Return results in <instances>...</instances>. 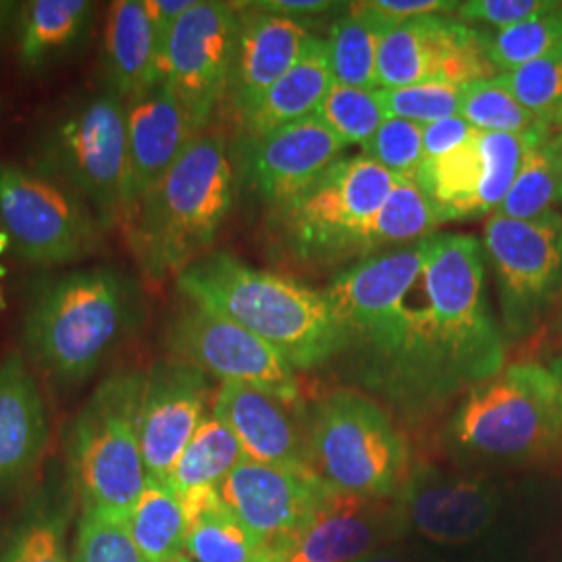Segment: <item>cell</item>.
<instances>
[{
  "instance_id": "9",
  "label": "cell",
  "mask_w": 562,
  "mask_h": 562,
  "mask_svg": "<svg viewBox=\"0 0 562 562\" xmlns=\"http://www.w3.org/2000/svg\"><path fill=\"white\" fill-rule=\"evenodd\" d=\"M396 176L364 155L327 167L299 196L273 209L283 244L301 262L364 259L371 225Z\"/></svg>"
},
{
  "instance_id": "35",
  "label": "cell",
  "mask_w": 562,
  "mask_h": 562,
  "mask_svg": "<svg viewBox=\"0 0 562 562\" xmlns=\"http://www.w3.org/2000/svg\"><path fill=\"white\" fill-rule=\"evenodd\" d=\"M459 115L483 134L529 136L550 132L504 88L496 76L462 86Z\"/></svg>"
},
{
  "instance_id": "13",
  "label": "cell",
  "mask_w": 562,
  "mask_h": 562,
  "mask_svg": "<svg viewBox=\"0 0 562 562\" xmlns=\"http://www.w3.org/2000/svg\"><path fill=\"white\" fill-rule=\"evenodd\" d=\"M167 346L176 361L192 364L206 378L244 383L299 404L296 369L267 341L199 304L181 311L169 325Z\"/></svg>"
},
{
  "instance_id": "44",
  "label": "cell",
  "mask_w": 562,
  "mask_h": 562,
  "mask_svg": "<svg viewBox=\"0 0 562 562\" xmlns=\"http://www.w3.org/2000/svg\"><path fill=\"white\" fill-rule=\"evenodd\" d=\"M477 134L461 115L429 123L423 127V155L425 161L443 157L457 150L462 144L471 140Z\"/></svg>"
},
{
  "instance_id": "1",
  "label": "cell",
  "mask_w": 562,
  "mask_h": 562,
  "mask_svg": "<svg viewBox=\"0 0 562 562\" xmlns=\"http://www.w3.org/2000/svg\"><path fill=\"white\" fill-rule=\"evenodd\" d=\"M346 375L406 417H423L501 373L506 336L485 290L475 236L434 234L419 278L344 327Z\"/></svg>"
},
{
  "instance_id": "37",
  "label": "cell",
  "mask_w": 562,
  "mask_h": 562,
  "mask_svg": "<svg viewBox=\"0 0 562 562\" xmlns=\"http://www.w3.org/2000/svg\"><path fill=\"white\" fill-rule=\"evenodd\" d=\"M548 134V132H546ZM543 134H483L480 132V150H482L483 176L480 199H477V217L494 215L508 192L519 178L522 161L531 146Z\"/></svg>"
},
{
  "instance_id": "20",
  "label": "cell",
  "mask_w": 562,
  "mask_h": 562,
  "mask_svg": "<svg viewBox=\"0 0 562 562\" xmlns=\"http://www.w3.org/2000/svg\"><path fill=\"white\" fill-rule=\"evenodd\" d=\"M127 123V215L199 136L178 97L161 81L125 101Z\"/></svg>"
},
{
  "instance_id": "49",
  "label": "cell",
  "mask_w": 562,
  "mask_h": 562,
  "mask_svg": "<svg viewBox=\"0 0 562 562\" xmlns=\"http://www.w3.org/2000/svg\"><path fill=\"white\" fill-rule=\"evenodd\" d=\"M20 9L21 2L0 0V46L9 41V36H15Z\"/></svg>"
},
{
  "instance_id": "7",
  "label": "cell",
  "mask_w": 562,
  "mask_h": 562,
  "mask_svg": "<svg viewBox=\"0 0 562 562\" xmlns=\"http://www.w3.org/2000/svg\"><path fill=\"white\" fill-rule=\"evenodd\" d=\"M27 165L78 194L111 229L127 215L125 101L104 86L74 102L42 130Z\"/></svg>"
},
{
  "instance_id": "24",
  "label": "cell",
  "mask_w": 562,
  "mask_h": 562,
  "mask_svg": "<svg viewBox=\"0 0 562 562\" xmlns=\"http://www.w3.org/2000/svg\"><path fill=\"white\" fill-rule=\"evenodd\" d=\"M104 83L130 101L162 81L157 36L144 0H117L104 23Z\"/></svg>"
},
{
  "instance_id": "45",
  "label": "cell",
  "mask_w": 562,
  "mask_h": 562,
  "mask_svg": "<svg viewBox=\"0 0 562 562\" xmlns=\"http://www.w3.org/2000/svg\"><path fill=\"white\" fill-rule=\"evenodd\" d=\"M392 27L427 15H452L461 2L454 0H371L369 2Z\"/></svg>"
},
{
  "instance_id": "14",
  "label": "cell",
  "mask_w": 562,
  "mask_h": 562,
  "mask_svg": "<svg viewBox=\"0 0 562 562\" xmlns=\"http://www.w3.org/2000/svg\"><path fill=\"white\" fill-rule=\"evenodd\" d=\"M490 34L450 15L398 23L383 36L378 55V88L425 81L467 86L496 74L487 57Z\"/></svg>"
},
{
  "instance_id": "38",
  "label": "cell",
  "mask_w": 562,
  "mask_h": 562,
  "mask_svg": "<svg viewBox=\"0 0 562 562\" xmlns=\"http://www.w3.org/2000/svg\"><path fill=\"white\" fill-rule=\"evenodd\" d=\"M315 117L334 132L346 146L367 144L380 130L387 113L378 97V90H364L334 83Z\"/></svg>"
},
{
  "instance_id": "36",
  "label": "cell",
  "mask_w": 562,
  "mask_h": 562,
  "mask_svg": "<svg viewBox=\"0 0 562 562\" xmlns=\"http://www.w3.org/2000/svg\"><path fill=\"white\" fill-rule=\"evenodd\" d=\"M562 53V2L533 20L490 34L487 57L496 74Z\"/></svg>"
},
{
  "instance_id": "50",
  "label": "cell",
  "mask_w": 562,
  "mask_h": 562,
  "mask_svg": "<svg viewBox=\"0 0 562 562\" xmlns=\"http://www.w3.org/2000/svg\"><path fill=\"white\" fill-rule=\"evenodd\" d=\"M548 369H550V371H552V373H554V375H557V378L562 382V352L552 359Z\"/></svg>"
},
{
  "instance_id": "6",
  "label": "cell",
  "mask_w": 562,
  "mask_h": 562,
  "mask_svg": "<svg viewBox=\"0 0 562 562\" xmlns=\"http://www.w3.org/2000/svg\"><path fill=\"white\" fill-rule=\"evenodd\" d=\"M144 375H109L71 425L67 462L83 513H102L130 522L146 487L138 438Z\"/></svg>"
},
{
  "instance_id": "40",
  "label": "cell",
  "mask_w": 562,
  "mask_h": 562,
  "mask_svg": "<svg viewBox=\"0 0 562 562\" xmlns=\"http://www.w3.org/2000/svg\"><path fill=\"white\" fill-rule=\"evenodd\" d=\"M462 86L425 81L404 88H378L387 117L411 121L417 125H429L436 121L459 115Z\"/></svg>"
},
{
  "instance_id": "10",
  "label": "cell",
  "mask_w": 562,
  "mask_h": 562,
  "mask_svg": "<svg viewBox=\"0 0 562 562\" xmlns=\"http://www.w3.org/2000/svg\"><path fill=\"white\" fill-rule=\"evenodd\" d=\"M102 225L59 181L30 165L0 161V234L21 261L59 267L99 252Z\"/></svg>"
},
{
  "instance_id": "52",
  "label": "cell",
  "mask_w": 562,
  "mask_h": 562,
  "mask_svg": "<svg viewBox=\"0 0 562 562\" xmlns=\"http://www.w3.org/2000/svg\"><path fill=\"white\" fill-rule=\"evenodd\" d=\"M552 132H559V134H562V120H561V123H559V125H557V127H554V130H552Z\"/></svg>"
},
{
  "instance_id": "17",
  "label": "cell",
  "mask_w": 562,
  "mask_h": 562,
  "mask_svg": "<svg viewBox=\"0 0 562 562\" xmlns=\"http://www.w3.org/2000/svg\"><path fill=\"white\" fill-rule=\"evenodd\" d=\"M209 396L206 375L176 359L157 362L144 375L138 438L148 480L167 483L183 448L204 422Z\"/></svg>"
},
{
  "instance_id": "43",
  "label": "cell",
  "mask_w": 562,
  "mask_h": 562,
  "mask_svg": "<svg viewBox=\"0 0 562 562\" xmlns=\"http://www.w3.org/2000/svg\"><path fill=\"white\" fill-rule=\"evenodd\" d=\"M554 7L557 2L552 0H467L459 4L457 15L467 25H490L501 32L522 21L533 20Z\"/></svg>"
},
{
  "instance_id": "5",
  "label": "cell",
  "mask_w": 562,
  "mask_h": 562,
  "mask_svg": "<svg viewBox=\"0 0 562 562\" xmlns=\"http://www.w3.org/2000/svg\"><path fill=\"white\" fill-rule=\"evenodd\" d=\"M464 462L522 464L562 448V382L542 364L506 367L473 385L443 429Z\"/></svg>"
},
{
  "instance_id": "34",
  "label": "cell",
  "mask_w": 562,
  "mask_h": 562,
  "mask_svg": "<svg viewBox=\"0 0 562 562\" xmlns=\"http://www.w3.org/2000/svg\"><path fill=\"white\" fill-rule=\"evenodd\" d=\"M183 550L194 562H276L223 501L188 527Z\"/></svg>"
},
{
  "instance_id": "8",
  "label": "cell",
  "mask_w": 562,
  "mask_h": 562,
  "mask_svg": "<svg viewBox=\"0 0 562 562\" xmlns=\"http://www.w3.org/2000/svg\"><path fill=\"white\" fill-rule=\"evenodd\" d=\"M315 473L334 492L394 501L411 475L408 446L382 406L357 392H334L306 411Z\"/></svg>"
},
{
  "instance_id": "21",
  "label": "cell",
  "mask_w": 562,
  "mask_h": 562,
  "mask_svg": "<svg viewBox=\"0 0 562 562\" xmlns=\"http://www.w3.org/2000/svg\"><path fill=\"white\" fill-rule=\"evenodd\" d=\"M401 533L396 501H364L331 492L278 562H355Z\"/></svg>"
},
{
  "instance_id": "30",
  "label": "cell",
  "mask_w": 562,
  "mask_h": 562,
  "mask_svg": "<svg viewBox=\"0 0 562 562\" xmlns=\"http://www.w3.org/2000/svg\"><path fill=\"white\" fill-rule=\"evenodd\" d=\"M440 225H443L442 217L419 181L396 178L371 225L364 259L427 240L438 234Z\"/></svg>"
},
{
  "instance_id": "2",
  "label": "cell",
  "mask_w": 562,
  "mask_h": 562,
  "mask_svg": "<svg viewBox=\"0 0 562 562\" xmlns=\"http://www.w3.org/2000/svg\"><path fill=\"white\" fill-rule=\"evenodd\" d=\"M142 322L138 283L113 267L41 280L27 296L21 341L27 359L60 385L90 380Z\"/></svg>"
},
{
  "instance_id": "28",
  "label": "cell",
  "mask_w": 562,
  "mask_h": 562,
  "mask_svg": "<svg viewBox=\"0 0 562 562\" xmlns=\"http://www.w3.org/2000/svg\"><path fill=\"white\" fill-rule=\"evenodd\" d=\"M390 27L369 2L348 4L325 38L334 83L378 90V55Z\"/></svg>"
},
{
  "instance_id": "32",
  "label": "cell",
  "mask_w": 562,
  "mask_h": 562,
  "mask_svg": "<svg viewBox=\"0 0 562 562\" xmlns=\"http://www.w3.org/2000/svg\"><path fill=\"white\" fill-rule=\"evenodd\" d=\"M244 461L241 448L229 427L215 415L204 417L192 440L176 462L167 487L180 496L190 490L220 483Z\"/></svg>"
},
{
  "instance_id": "46",
  "label": "cell",
  "mask_w": 562,
  "mask_h": 562,
  "mask_svg": "<svg viewBox=\"0 0 562 562\" xmlns=\"http://www.w3.org/2000/svg\"><path fill=\"white\" fill-rule=\"evenodd\" d=\"M144 2H146V11H148V18H150L155 36H157V46H159L162 63L176 23L192 9V4L196 0H144Z\"/></svg>"
},
{
  "instance_id": "23",
  "label": "cell",
  "mask_w": 562,
  "mask_h": 562,
  "mask_svg": "<svg viewBox=\"0 0 562 562\" xmlns=\"http://www.w3.org/2000/svg\"><path fill=\"white\" fill-rule=\"evenodd\" d=\"M48 438L38 383L21 352L0 361V496L34 473Z\"/></svg>"
},
{
  "instance_id": "16",
  "label": "cell",
  "mask_w": 562,
  "mask_h": 562,
  "mask_svg": "<svg viewBox=\"0 0 562 562\" xmlns=\"http://www.w3.org/2000/svg\"><path fill=\"white\" fill-rule=\"evenodd\" d=\"M394 501L404 533L446 548L480 542L503 513V492L494 483L436 467L413 469Z\"/></svg>"
},
{
  "instance_id": "31",
  "label": "cell",
  "mask_w": 562,
  "mask_h": 562,
  "mask_svg": "<svg viewBox=\"0 0 562 562\" xmlns=\"http://www.w3.org/2000/svg\"><path fill=\"white\" fill-rule=\"evenodd\" d=\"M562 202V134L548 132L531 146L519 178L496 211L510 220H538Z\"/></svg>"
},
{
  "instance_id": "33",
  "label": "cell",
  "mask_w": 562,
  "mask_h": 562,
  "mask_svg": "<svg viewBox=\"0 0 562 562\" xmlns=\"http://www.w3.org/2000/svg\"><path fill=\"white\" fill-rule=\"evenodd\" d=\"M130 533L146 562H176L186 548V517L178 496L165 483L146 480Z\"/></svg>"
},
{
  "instance_id": "26",
  "label": "cell",
  "mask_w": 562,
  "mask_h": 562,
  "mask_svg": "<svg viewBox=\"0 0 562 562\" xmlns=\"http://www.w3.org/2000/svg\"><path fill=\"white\" fill-rule=\"evenodd\" d=\"M334 86L325 38L311 36L292 69L276 81L255 111L241 121L246 136H265L283 125L313 117Z\"/></svg>"
},
{
  "instance_id": "4",
  "label": "cell",
  "mask_w": 562,
  "mask_h": 562,
  "mask_svg": "<svg viewBox=\"0 0 562 562\" xmlns=\"http://www.w3.org/2000/svg\"><path fill=\"white\" fill-rule=\"evenodd\" d=\"M234 202V169L217 132H202L125 220L142 273L153 281L199 261Z\"/></svg>"
},
{
  "instance_id": "42",
  "label": "cell",
  "mask_w": 562,
  "mask_h": 562,
  "mask_svg": "<svg viewBox=\"0 0 562 562\" xmlns=\"http://www.w3.org/2000/svg\"><path fill=\"white\" fill-rule=\"evenodd\" d=\"M362 155L382 165L396 178L417 180L425 162L423 127L411 121L387 117L373 138L362 144Z\"/></svg>"
},
{
  "instance_id": "19",
  "label": "cell",
  "mask_w": 562,
  "mask_h": 562,
  "mask_svg": "<svg viewBox=\"0 0 562 562\" xmlns=\"http://www.w3.org/2000/svg\"><path fill=\"white\" fill-rule=\"evenodd\" d=\"M294 406L252 385L222 383L213 398V415L236 436L244 461L315 473L306 415L301 417Z\"/></svg>"
},
{
  "instance_id": "3",
  "label": "cell",
  "mask_w": 562,
  "mask_h": 562,
  "mask_svg": "<svg viewBox=\"0 0 562 562\" xmlns=\"http://www.w3.org/2000/svg\"><path fill=\"white\" fill-rule=\"evenodd\" d=\"M178 290L267 341L294 369L340 359L346 334L331 304L301 281L262 271L229 252H211L178 276Z\"/></svg>"
},
{
  "instance_id": "27",
  "label": "cell",
  "mask_w": 562,
  "mask_h": 562,
  "mask_svg": "<svg viewBox=\"0 0 562 562\" xmlns=\"http://www.w3.org/2000/svg\"><path fill=\"white\" fill-rule=\"evenodd\" d=\"M69 504L63 494L41 490L0 521V562H69L65 531Z\"/></svg>"
},
{
  "instance_id": "29",
  "label": "cell",
  "mask_w": 562,
  "mask_h": 562,
  "mask_svg": "<svg viewBox=\"0 0 562 562\" xmlns=\"http://www.w3.org/2000/svg\"><path fill=\"white\" fill-rule=\"evenodd\" d=\"M483 161L480 132L457 150L423 162L417 181L443 223L477 220Z\"/></svg>"
},
{
  "instance_id": "47",
  "label": "cell",
  "mask_w": 562,
  "mask_h": 562,
  "mask_svg": "<svg viewBox=\"0 0 562 562\" xmlns=\"http://www.w3.org/2000/svg\"><path fill=\"white\" fill-rule=\"evenodd\" d=\"M250 7L280 15V18H313V15H325V13H336L348 9V2H331V0H259V2H248Z\"/></svg>"
},
{
  "instance_id": "11",
  "label": "cell",
  "mask_w": 562,
  "mask_h": 562,
  "mask_svg": "<svg viewBox=\"0 0 562 562\" xmlns=\"http://www.w3.org/2000/svg\"><path fill=\"white\" fill-rule=\"evenodd\" d=\"M482 244L498 285L504 334L521 340L562 294V213L550 211L538 220L494 213Z\"/></svg>"
},
{
  "instance_id": "41",
  "label": "cell",
  "mask_w": 562,
  "mask_h": 562,
  "mask_svg": "<svg viewBox=\"0 0 562 562\" xmlns=\"http://www.w3.org/2000/svg\"><path fill=\"white\" fill-rule=\"evenodd\" d=\"M71 562H146L130 522L102 513H81Z\"/></svg>"
},
{
  "instance_id": "48",
  "label": "cell",
  "mask_w": 562,
  "mask_h": 562,
  "mask_svg": "<svg viewBox=\"0 0 562 562\" xmlns=\"http://www.w3.org/2000/svg\"><path fill=\"white\" fill-rule=\"evenodd\" d=\"M413 550L401 543H385L371 552H367L359 561L355 562H413Z\"/></svg>"
},
{
  "instance_id": "18",
  "label": "cell",
  "mask_w": 562,
  "mask_h": 562,
  "mask_svg": "<svg viewBox=\"0 0 562 562\" xmlns=\"http://www.w3.org/2000/svg\"><path fill=\"white\" fill-rule=\"evenodd\" d=\"M344 150L346 144L313 115L265 136H246L241 176L257 199L278 209L340 161Z\"/></svg>"
},
{
  "instance_id": "54",
  "label": "cell",
  "mask_w": 562,
  "mask_h": 562,
  "mask_svg": "<svg viewBox=\"0 0 562 562\" xmlns=\"http://www.w3.org/2000/svg\"><path fill=\"white\" fill-rule=\"evenodd\" d=\"M2 304H4V302H2V290H0V306H2Z\"/></svg>"
},
{
  "instance_id": "25",
  "label": "cell",
  "mask_w": 562,
  "mask_h": 562,
  "mask_svg": "<svg viewBox=\"0 0 562 562\" xmlns=\"http://www.w3.org/2000/svg\"><path fill=\"white\" fill-rule=\"evenodd\" d=\"M92 21L94 2L90 0L21 2L15 27L21 67L36 74L69 59L88 41Z\"/></svg>"
},
{
  "instance_id": "15",
  "label": "cell",
  "mask_w": 562,
  "mask_h": 562,
  "mask_svg": "<svg viewBox=\"0 0 562 562\" xmlns=\"http://www.w3.org/2000/svg\"><path fill=\"white\" fill-rule=\"evenodd\" d=\"M315 473H296L261 462L241 461L222 483L220 496L232 515L271 552L281 554L331 496Z\"/></svg>"
},
{
  "instance_id": "53",
  "label": "cell",
  "mask_w": 562,
  "mask_h": 562,
  "mask_svg": "<svg viewBox=\"0 0 562 562\" xmlns=\"http://www.w3.org/2000/svg\"><path fill=\"white\" fill-rule=\"evenodd\" d=\"M176 562H194V561H190V559H186V557H180V559H178V561Z\"/></svg>"
},
{
  "instance_id": "22",
  "label": "cell",
  "mask_w": 562,
  "mask_h": 562,
  "mask_svg": "<svg viewBox=\"0 0 562 562\" xmlns=\"http://www.w3.org/2000/svg\"><path fill=\"white\" fill-rule=\"evenodd\" d=\"M313 34L299 20L240 4V27L234 53L227 99L244 121L262 101L269 88L299 60Z\"/></svg>"
},
{
  "instance_id": "12",
  "label": "cell",
  "mask_w": 562,
  "mask_h": 562,
  "mask_svg": "<svg viewBox=\"0 0 562 562\" xmlns=\"http://www.w3.org/2000/svg\"><path fill=\"white\" fill-rule=\"evenodd\" d=\"M238 27L240 4L196 0L171 32L162 81L178 97L196 134L227 97Z\"/></svg>"
},
{
  "instance_id": "39",
  "label": "cell",
  "mask_w": 562,
  "mask_h": 562,
  "mask_svg": "<svg viewBox=\"0 0 562 562\" xmlns=\"http://www.w3.org/2000/svg\"><path fill=\"white\" fill-rule=\"evenodd\" d=\"M522 106L552 132L562 120V53L496 76Z\"/></svg>"
},
{
  "instance_id": "51",
  "label": "cell",
  "mask_w": 562,
  "mask_h": 562,
  "mask_svg": "<svg viewBox=\"0 0 562 562\" xmlns=\"http://www.w3.org/2000/svg\"><path fill=\"white\" fill-rule=\"evenodd\" d=\"M413 562H442L440 559H436V557H431L429 552H425V550H415V554H413Z\"/></svg>"
}]
</instances>
